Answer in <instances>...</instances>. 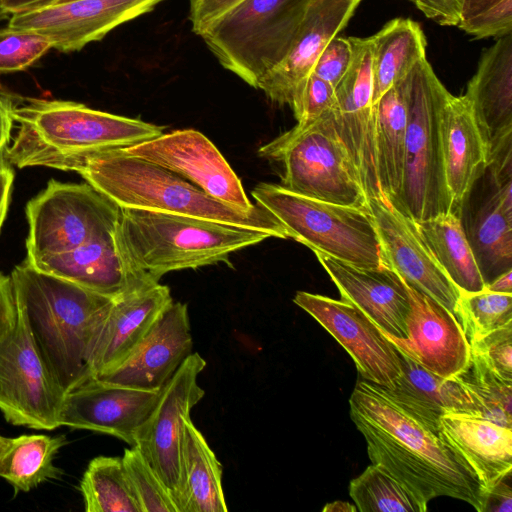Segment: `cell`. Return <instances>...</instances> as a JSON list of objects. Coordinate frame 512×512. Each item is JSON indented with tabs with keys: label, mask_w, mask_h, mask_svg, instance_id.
Listing matches in <instances>:
<instances>
[{
	"label": "cell",
	"mask_w": 512,
	"mask_h": 512,
	"mask_svg": "<svg viewBox=\"0 0 512 512\" xmlns=\"http://www.w3.org/2000/svg\"><path fill=\"white\" fill-rule=\"evenodd\" d=\"M349 406L372 464L384 468L426 503L446 496L483 512L485 485L439 427L424 422L382 386L363 378L357 381Z\"/></svg>",
	"instance_id": "obj_1"
},
{
	"label": "cell",
	"mask_w": 512,
	"mask_h": 512,
	"mask_svg": "<svg viewBox=\"0 0 512 512\" xmlns=\"http://www.w3.org/2000/svg\"><path fill=\"white\" fill-rule=\"evenodd\" d=\"M9 277L15 307L63 391L90 380L92 350L115 297L45 273L26 260Z\"/></svg>",
	"instance_id": "obj_2"
},
{
	"label": "cell",
	"mask_w": 512,
	"mask_h": 512,
	"mask_svg": "<svg viewBox=\"0 0 512 512\" xmlns=\"http://www.w3.org/2000/svg\"><path fill=\"white\" fill-rule=\"evenodd\" d=\"M11 115L17 132L4 155L20 169L71 171L86 155L151 140L165 129L67 100L12 97Z\"/></svg>",
	"instance_id": "obj_3"
},
{
	"label": "cell",
	"mask_w": 512,
	"mask_h": 512,
	"mask_svg": "<svg viewBox=\"0 0 512 512\" xmlns=\"http://www.w3.org/2000/svg\"><path fill=\"white\" fill-rule=\"evenodd\" d=\"M71 171L120 208L192 217L262 231L270 237L290 238L285 227L262 206L251 211L235 209L124 148L86 155Z\"/></svg>",
	"instance_id": "obj_4"
},
{
	"label": "cell",
	"mask_w": 512,
	"mask_h": 512,
	"mask_svg": "<svg viewBox=\"0 0 512 512\" xmlns=\"http://www.w3.org/2000/svg\"><path fill=\"white\" fill-rule=\"evenodd\" d=\"M270 238L265 232L208 220L121 208L117 246L137 271L156 281L171 271L220 262Z\"/></svg>",
	"instance_id": "obj_5"
},
{
	"label": "cell",
	"mask_w": 512,
	"mask_h": 512,
	"mask_svg": "<svg viewBox=\"0 0 512 512\" xmlns=\"http://www.w3.org/2000/svg\"><path fill=\"white\" fill-rule=\"evenodd\" d=\"M311 0H242L199 35L217 61L248 85L287 54Z\"/></svg>",
	"instance_id": "obj_6"
},
{
	"label": "cell",
	"mask_w": 512,
	"mask_h": 512,
	"mask_svg": "<svg viewBox=\"0 0 512 512\" xmlns=\"http://www.w3.org/2000/svg\"><path fill=\"white\" fill-rule=\"evenodd\" d=\"M449 94L426 58L408 74L404 172L395 208L415 222L452 208L440 140V114Z\"/></svg>",
	"instance_id": "obj_7"
},
{
	"label": "cell",
	"mask_w": 512,
	"mask_h": 512,
	"mask_svg": "<svg viewBox=\"0 0 512 512\" xmlns=\"http://www.w3.org/2000/svg\"><path fill=\"white\" fill-rule=\"evenodd\" d=\"M252 197L285 227L290 238L312 251L361 268L385 267L368 207L325 202L271 183L258 184Z\"/></svg>",
	"instance_id": "obj_8"
},
{
	"label": "cell",
	"mask_w": 512,
	"mask_h": 512,
	"mask_svg": "<svg viewBox=\"0 0 512 512\" xmlns=\"http://www.w3.org/2000/svg\"><path fill=\"white\" fill-rule=\"evenodd\" d=\"M281 161L282 186L334 204L368 207L357 172L334 123L332 110L302 131L281 134L258 150Z\"/></svg>",
	"instance_id": "obj_9"
},
{
	"label": "cell",
	"mask_w": 512,
	"mask_h": 512,
	"mask_svg": "<svg viewBox=\"0 0 512 512\" xmlns=\"http://www.w3.org/2000/svg\"><path fill=\"white\" fill-rule=\"evenodd\" d=\"M121 208L89 183L54 179L28 201L27 260L70 251L115 234Z\"/></svg>",
	"instance_id": "obj_10"
},
{
	"label": "cell",
	"mask_w": 512,
	"mask_h": 512,
	"mask_svg": "<svg viewBox=\"0 0 512 512\" xmlns=\"http://www.w3.org/2000/svg\"><path fill=\"white\" fill-rule=\"evenodd\" d=\"M65 395L16 309L14 325L0 338V411L5 420L15 426L54 430L61 426Z\"/></svg>",
	"instance_id": "obj_11"
},
{
	"label": "cell",
	"mask_w": 512,
	"mask_h": 512,
	"mask_svg": "<svg viewBox=\"0 0 512 512\" xmlns=\"http://www.w3.org/2000/svg\"><path fill=\"white\" fill-rule=\"evenodd\" d=\"M205 366L206 361L197 352L185 359L162 388L154 409L135 437L134 446L159 476L178 512L184 490V421L205 395L197 381Z\"/></svg>",
	"instance_id": "obj_12"
},
{
	"label": "cell",
	"mask_w": 512,
	"mask_h": 512,
	"mask_svg": "<svg viewBox=\"0 0 512 512\" xmlns=\"http://www.w3.org/2000/svg\"><path fill=\"white\" fill-rule=\"evenodd\" d=\"M351 64L335 87L332 110L337 133L357 172L367 201L384 198L380 189L375 144L372 39L350 37Z\"/></svg>",
	"instance_id": "obj_13"
},
{
	"label": "cell",
	"mask_w": 512,
	"mask_h": 512,
	"mask_svg": "<svg viewBox=\"0 0 512 512\" xmlns=\"http://www.w3.org/2000/svg\"><path fill=\"white\" fill-rule=\"evenodd\" d=\"M124 150L191 182L210 197L241 211L254 210L244 187L217 147L195 129L174 130Z\"/></svg>",
	"instance_id": "obj_14"
},
{
	"label": "cell",
	"mask_w": 512,
	"mask_h": 512,
	"mask_svg": "<svg viewBox=\"0 0 512 512\" xmlns=\"http://www.w3.org/2000/svg\"><path fill=\"white\" fill-rule=\"evenodd\" d=\"M164 0H71L12 14L7 27L40 34L63 53L81 50Z\"/></svg>",
	"instance_id": "obj_15"
},
{
	"label": "cell",
	"mask_w": 512,
	"mask_h": 512,
	"mask_svg": "<svg viewBox=\"0 0 512 512\" xmlns=\"http://www.w3.org/2000/svg\"><path fill=\"white\" fill-rule=\"evenodd\" d=\"M293 302L311 315L348 352L361 377L391 389L401 375L400 357L378 326L353 304L305 291Z\"/></svg>",
	"instance_id": "obj_16"
},
{
	"label": "cell",
	"mask_w": 512,
	"mask_h": 512,
	"mask_svg": "<svg viewBox=\"0 0 512 512\" xmlns=\"http://www.w3.org/2000/svg\"><path fill=\"white\" fill-rule=\"evenodd\" d=\"M367 206L378 233L384 266L455 315L461 292L424 243L415 221L384 198L368 199Z\"/></svg>",
	"instance_id": "obj_17"
},
{
	"label": "cell",
	"mask_w": 512,
	"mask_h": 512,
	"mask_svg": "<svg viewBox=\"0 0 512 512\" xmlns=\"http://www.w3.org/2000/svg\"><path fill=\"white\" fill-rule=\"evenodd\" d=\"M362 0H311L285 57L257 89L279 105H293L328 43L347 25Z\"/></svg>",
	"instance_id": "obj_18"
},
{
	"label": "cell",
	"mask_w": 512,
	"mask_h": 512,
	"mask_svg": "<svg viewBox=\"0 0 512 512\" xmlns=\"http://www.w3.org/2000/svg\"><path fill=\"white\" fill-rule=\"evenodd\" d=\"M407 286L410 311L404 339L385 335L394 347L426 370L455 377L470 359L469 342L455 315L440 303Z\"/></svg>",
	"instance_id": "obj_19"
},
{
	"label": "cell",
	"mask_w": 512,
	"mask_h": 512,
	"mask_svg": "<svg viewBox=\"0 0 512 512\" xmlns=\"http://www.w3.org/2000/svg\"><path fill=\"white\" fill-rule=\"evenodd\" d=\"M161 390L91 379L65 395L60 424L111 435L134 446L136 433L154 409Z\"/></svg>",
	"instance_id": "obj_20"
},
{
	"label": "cell",
	"mask_w": 512,
	"mask_h": 512,
	"mask_svg": "<svg viewBox=\"0 0 512 512\" xmlns=\"http://www.w3.org/2000/svg\"><path fill=\"white\" fill-rule=\"evenodd\" d=\"M192 349L187 305L173 301L121 364L93 379L136 389L161 390Z\"/></svg>",
	"instance_id": "obj_21"
},
{
	"label": "cell",
	"mask_w": 512,
	"mask_h": 512,
	"mask_svg": "<svg viewBox=\"0 0 512 512\" xmlns=\"http://www.w3.org/2000/svg\"><path fill=\"white\" fill-rule=\"evenodd\" d=\"M172 302L169 287L155 281L115 297L92 350L90 380L121 364Z\"/></svg>",
	"instance_id": "obj_22"
},
{
	"label": "cell",
	"mask_w": 512,
	"mask_h": 512,
	"mask_svg": "<svg viewBox=\"0 0 512 512\" xmlns=\"http://www.w3.org/2000/svg\"><path fill=\"white\" fill-rule=\"evenodd\" d=\"M341 299L361 310L388 336L406 338L410 301L406 283L388 267L361 268L313 251Z\"/></svg>",
	"instance_id": "obj_23"
},
{
	"label": "cell",
	"mask_w": 512,
	"mask_h": 512,
	"mask_svg": "<svg viewBox=\"0 0 512 512\" xmlns=\"http://www.w3.org/2000/svg\"><path fill=\"white\" fill-rule=\"evenodd\" d=\"M25 260L38 270L109 297L145 282H159L130 265L117 246L115 234L64 253Z\"/></svg>",
	"instance_id": "obj_24"
},
{
	"label": "cell",
	"mask_w": 512,
	"mask_h": 512,
	"mask_svg": "<svg viewBox=\"0 0 512 512\" xmlns=\"http://www.w3.org/2000/svg\"><path fill=\"white\" fill-rule=\"evenodd\" d=\"M440 140L451 211L462 217L466 198L487 168L486 145L465 95H448L440 114Z\"/></svg>",
	"instance_id": "obj_25"
},
{
	"label": "cell",
	"mask_w": 512,
	"mask_h": 512,
	"mask_svg": "<svg viewBox=\"0 0 512 512\" xmlns=\"http://www.w3.org/2000/svg\"><path fill=\"white\" fill-rule=\"evenodd\" d=\"M489 151L512 135V33L498 40L481 56L464 94Z\"/></svg>",
	"instance_id": "obj_26"
},
{
	"label": "cell",
	"mask_w": 512,
	"mask_h": 512,
	"mask_svg": "<svg viewBox=\"0 0 512 512\" xmlns=\"http://www.w3.org/2000/svg\"><path fill=\"white\" fill-rule=\"evenodd\" d=\"M438 427L474 469L487 491L512 470V429L486 418L446 412Z\"/></svg>",
	"instance_id": "obj_27"
},
{
	"label": "cell",
	"mask_w": 512,
	"mask_h": 512,
	"mask_svg": "<svg viewBox=\"0 0 512 512\" xmlns=\"http://www.w3.org/2000/svg\"><path fill=\"white\" fill-rule=\"evenodd\" d=\"M398 353L401 375L391 389L383 388L402 407L436 427L440 416L446 412L482 417L477 402L459 375L438 376Z\"/></svg>",
	"instance_id": "obj_28"
},
{
	"label": "cell",
	"mask_w": 512,
	"mask_h": 512,
	"mask_svg": "<svg viewBox=\"0 0 512 512\" xmlns=\"http://www.w3.org/2000/svg\"><path fill=\"white\" fill-rule=\"evenodd\" d=\"M407 77L389 88L374 104L378 181L384 199L394 207L403 182Z\"/></svg>",
	"instance_id": "obj_29"
},
{
	"label": "cell",
	"mask_w": 512,
	"mask_h": 512,
	"mask_svg": "<svg viewBox=\"0 0 512 512\" xmlns=\"http://www.w3.org/2000/svg\"><path fill=\"white\" fill-rule=\"evenodd\" d=\"M512 182L495 186L474 217L467 236L477 264L488 284L512 268Z\"/></svg>",
	"instance_id": "obj_30"
},
{
	"label": "cell",
	"mask_w": 512,
	"mask_h": 512,
	"mask_svg": "<svg viewBox=\"0 0 512 512\" xmlns=\"http://www.w3.org/2000/svg\"><path fill=\"white\" fill-rule=\"evenodd\" d=\"M461 218L449 211L415 223L424 243L459 291L479 292L486 283Z\"/></svg>",
	"instance_id": "obj_31"
},
{
	"label": "cell",
	"mask_w": 512,
	"mask_h": 512,
	"mask_svg": "<svg viewBox=\"0 0 512 512\" xmlns=\"http://www.w3.org/2000/svg\"><path fill=\"white\" fill-rule=\"evenodd\" d=\"M372 38L373 104L426 58V38L418 23L407 18L389 21Z\"/></svg>",
	"instance_id": "obj_32"
},
{
	"label": "cell",
	"mask_w": 512,
	"mask_h": 512,
	"mask_svg": "<svg viewBox=\"0 0 512 512\" xmlns=\"http://www.w3.org/2000/svg\"><path fill=\"white\" fill-rule=\"evenodd\" d=\"M183 462L180 512H227L221 463L190 417L184 421Z\"/></svg>",
	"instance_id": "obj_33"
},
{
	"label": "cell",
	"mask_w": 512,
	"mask_h": 512,
	"mask_svg": "<svg viewBox=\"0 0 512 512\" xmlns=\"http://www.w3.org/2000/svg\"><path fill=\"white\" fill-rule=\"evenodd\" d=\"M67 443L64 435L8 438L0 454V478L6 480L15 493L28 492L50 480H60L64 471L55 466L53 460Z\"/></svg>",
	"instance_id": "obj_34"
},
{
	"label": "cell",
	"mask_w": 512,
	"mask_h": 512,
	"mask_svg": "<svg viewBox=\"0 0 512 512\" xmlns=\"http://www.w3.org/2000/svg\"><path fill=\"white\" fill-rule=\"evenodd\" d=\"M86 512H141L122 457L93 458L80 480Z\"/></svg>",
	"instance_id": "obj_35"
},
{
	"label": "cell",
	"mask_w": 512,
	"mask_h": 512,
	"mask_svg": "<svg viewBox=\"0 0 512 512\" xmlns=\"http://www.w3.org/2000/svg\"><path fill=\"white\" fill-rule=\"evenodd\" d=\"M360 512H425L427 504L379 465H369L349 484Z\"/></svg>",
	"instance_id": "obj_36"
},
{
	"label": "cell",
	"mask_w": 512,
	"mask_h": 512,
	"mask_svg": "<svg viewBox=\"0 0 512 512\" xmlns=\"http://www.w3.org/2000/svg\"><path fill=\"white\" fill-rule=\"evenodd\" d=\"M455 317L468 342L478 340L512 325V294L487 288L474 293H461Z\"/></svg>",
	"instance_id": "obj_37"
},
{
	"label": "cell",
	"mask_w": 512,
	"mask_h": 512,
	"mask_svg": "<svg viewBox=\"0 0 512 512\" xmlns=\"http://www.w3.org/2000/svg\"><path fill=\"white\" fill-rule=\"evenodd\" d=\"M458 375L477 402L483 418L512 428V382L501 379L472 358Z\"/></svg>",
	"instance_id": "obj_38"
},
{
	"label": "cell",
	"mask_w": 512,
	"mask_h": 512,
	"mask_svg": "<svg viewBox=\"0 0 512 512\" xmlns=\"http://www.w3.org/2000/svg\"><path fill=\"white\" fill-rule=\"evenodd\" d=\"M122 462L141 512H178L169 491L138 448L126 449Z\"/></svg>",
	"instance_id": "obj_39"
},
{
	"label": "cell",
	"mask_w": 512,
	"mask_h": 512,
	"mask_svg": "<svg viewBox=\"0 0 512 512\" xmlns=\"http://www.w3.org/2000/svg\"><path fill=\"white\" fill-rule=\"evenodd\" d=\"M50 49V40L35 32L0 29V73L23 71Z\"/></svg>",
	"instance_id": "obj_40"
},
{
	"label": "cell",
	"mask_w": 512,
	"mask_h": 512,
	"mask_svg": "<svg viewBox=\"0 0 512 512\" xmlns=\"http://www.w3.org/2000/svg\"><path fill=\"white\" fill-rule=\"evenodd\" d=\"M470 358L512 382V325L469 342Z\"/></svg>",
	"instance_id": "obj_41"
},
{
	"label": "cell",
	"mask_w": 512,
	"mask_h": 512,
	"mask_svg": "<svg viewBox=\"0 0 512 512\" xmlns=\"http://www.w3.org/2000/svg\"><path fill=\"white\" fill-rule=\"evenodd\" d=\"M335 88L311 73L299 96L291 106L297 125L293 131H302L315 123L335 106Z\"/></svg>",
	"instance_id": "obj_42"
},
{
	"label": "cell",
	"mask_w": 512,
	"mask_h": 512,
	"mask_svg": "<svg viewBox=\"0 0 512 512\" xmlns=\"http://www.w3.org/2000/svg\"><path fill=\"white\" fill-rule=\"evenodd\" d=\"M474 38L502 37L512 33V0H501L458 26Z\"/></svg>",
	"instance_id": "obj_43"
},
{
	"label": "cell",
	"mask_w": 512,
	"mask_h": 512,
	"mask_svg": "<svg viewBox=\"0 0 512 512\" xmlns=\"http://www.w3.org/2000/svg\"><path fill=\"white\" fill-rule=\"evenodd\" d=\"M352 54L349 39L336 36L323 49L311 73L335 88L351 64Z\"/></svg>",
	"instance_id": "obj_44"
},
{
	"label": "cell",
	"mask_w": 512,
	"mask_h": 512,
	"mask_svg": "<svg viewBox=\"0 0 512 512\" xmlns=\"http://www.w3.org/2000/svg\"><path fill=\"white\" fill-rule=\"evenodd\" d=\"M242 0H190L189 20L192 30L200 35L215 18Z\"/></svg>",
	"instance_id": "obj_45"
},
{
	"label": "cell",
	"mask_w": 512,
	"mask_h": 512,
	"mask_svg": "<svg viewBox=\"0 0 512 512\" xmlns=\"http://www.w3.org/2000/svg\"><path fill=\"white\" fill-rule=\"evenodd\" d=\"M464 0H418L417 8L442 26H458Z\"/></svg>",
	"instance_id": "obj_46"
},
{
	"label": "cell",
	"mask_w": 512,
	"mask_h": 512,
	"mask_svg": "<svg viewBox=\"0 0 512 512\" xmlns=\"http://www.w3.org/2000/svg\"><path fill=\"white\" fill-rule=\"evenodd\" d=\"M16 308L10 277L0 272V338L14 325Z\"/></svg>",
	"instance_id": "obj_47"
},
{
	"label": "cell",
	"mask_w": 512,
	"mask_h": 512,
	"mask_svg": "<svg viewBox=\"0 0 512 512\" xmlns=\"http://www.w3.org/2000/svg\"><path fill=\"white\" fill-rule=\"evenodd\" d=\"M506 478L487 491L483 512L512 511V492L510 485L505 482Z\"/></svg>",
	"instance_id": "obj_48"
},
{
	"label": "cell",
	"mask_w": 512,
	"mask_h": 512,
	"mask_svg": "<svg viewBox=\"0 0 512 512\" xmlns=\"http://www.w3.org/2000/svg\"><path fill=\"white\" fill-rule=\"evenodd\" d=\"M12 97L0 94V150H5L11 141L13 118L11 115Z\"/></svg>",
	"instance_id": "obj_49"
},
{
	"label": "cell",
	"mask_w": 512,
	"mask_h": 512,
	"mask_svg": "<svg viewBox=\"0 0 512 512\" xmlns=\"http://www.w3.org/2000/svg\"><path fill=\"white\" fill-rule=\"evenodd\" d=\"M13 180L14 172L8 164L0 170V230L8 212Z\"/></svg>",
	"instance_id": "obj_50"
},
{
	"label": "cell",
	"mask_w": 512,
	"mask_h": 512,
	"mask_svg": "<svg viewBox=\"0 0 512 512\" xmlns=\"http://www.w3.org/2000/svg\"><path fill=\"white\" fill-rule=\"evenodd\" d=\"M57 1L58 0H0V9L5 14L12 15L52 5Z\"/></svg>",
	"instance_id": "obj_51"
},
{
	"label": "cell",
	"mask_w": 512,
	"mask_h": 512,
	"mask_svg": "<svg viewBox=\"0 0 512 512\" xmlns=\"http://www.w3.org/2000/svg\"><path fill=\"white\" fill-rule=\"evenodd\" d=\"M500 1L501 0H464L460 21L469 19Z\"/></svg>",
	"instance_id": "obj_52"
},
{
	"label": "cell",
	"mask_w": 512,
	"mask_h": 512,
	"mask_svg": "<svg viewBox=\"0 0 512 512\" xmlns=\"http://www.w3.org/2000/svg\"><path fill=\"white\" fill-rule=\"evenodd\" d=\"M490 291L512 294V269L501 273L486 284Z\"/></svg>",
	"instance_id": "obj_53"
},
{
	"label": "cell",
	"mask_w": 512,
	"mask_h": 512,
	"mask_svg": "<svg viewBox=\"0 0 512 512\" xmlns=\"http://www.w3.org/2000/svg\"><path fill=\"white\" fill-rule=\"evenodd\" d=\"M323 511L328 512H355L358 511L355 504H350L341 500H337L331 503H327L323 508Z\"/></svg>",
	"instance_id": "obj_54"
},
{
	"label": "cell",
	"mask_w": 512,
	"mask_h": 512,
	"mask_svg": "<svg viewBox=\"0 0 512 512\" xmlns=\"http://www.w3.org/2000/svg\"><path fill=\"white\" fill-rule=\"evenodd\" d=\"M4 152H5V150H0V170L2 168H4L6 165H8V162L6 161Z\"/></svg>",
	"instance_id": "obj_55"
},
{
	"label": "cell",
	"mask_w": 512,
	"mask_h": 512,
	"mask_svg": "<svg viewBox=\"0 0 512 512\" xmlns=\"http://www.w3.org/2000/svg\"><path fill=\"white\" fill-rule=\"evenodd\" d=\"M7 440H8V438L0 435V454L3 451V449H4V447H5L6 443H7Z\"/></svg>",
	"instance_id": "obj_56"
},
{
	"label": "cell",
	"mask_w": 512,
	"mask_h": 512,
	"mask_svg": "<svg viewBox=\"0 0 512 512\" xmlns=\"http://www.w3.org/2000/svg\"><path fill=\"white\" fill-rule=\"evenodd\" d=\"M8 15L5 14L1 9H0V21L5 19Z\"/></svg>",
	"instance_id": "obj_57"
},
{
	"label": "cell",
	"mask_w": 512,
	"mask_h": 512,
	"mask_svg": "<svg viewBox=\"0 0 512 512\" xmlns=\"http://www.w3.org/2000/svg\"><path fill=\"white\" fill-rule=\"evenodd\" d=\"M66 1H71V0H58L56 3H61V2H66ZM54 3V4H56Z\"/></svg>",
	"instance_id": "obj_58"
},
{
	"label": "cell",
	"mask_w": 512,
	"mask_h": 512,
	"mask_svg": "<svg viewBox=\"0 0 512 512\" xmlns=\"http://www.w3.org/2000/svg\"><path fill=\"white\" fill-rule=\"evenodd\" d=\"M409 1H412V2H414V3H415V2H417L418 0H409Z\"/></svg>",
	"instance_id": "obj_59"
},
{
	"label": "cell",
	"mask_w": 512,
	"mask_h": 512,
	"mask_svg": "<svg viewBox=\"0 0 512 512\" xmlns=\"http://www.w3.org/2000/svg\"><path fill=\"white\" fill-rule=\"evenodd\" d=\"M0 94H1V92H0Z\"/></svg>",
	"instance_id": "obj_60"
}]
</instances>
